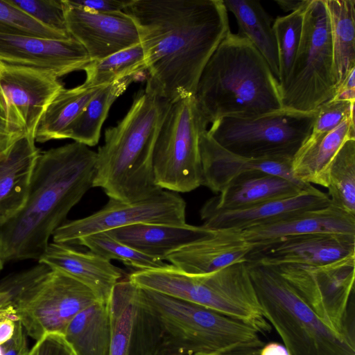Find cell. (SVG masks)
<instances>
[{"label": "cell", "mask_w": 355, "mask_h": 355, "mask_svg": "<svg viewBox=\"0 0 355 355\" xmlns=\"http://www.w3.org/2000/svg\"><path fill=\"white\" fill-rule=\"evenodd\" d=\"M336 79L329 14L324 0L305 6L299 48L281 89L283 108L317 110L336 95Z\"/></svg>", "instance_id": "8"}, {"label": "cell", "mask_w": 355, "mask_h": 355, "mask_svg": "<svg viewBox=\"0 0 355 355\" xmlns=\"http://www.w3.org/2000/svg\"><path fill=\"white\" fill-rule=\"evenodd\" d=\"M245 241L262 245L294 235L331 234L355 235V215L331 204L291 215L280 220L240 231Z\"/></svg>", "instance_id": "23"}, {"label": "cell", "mask_w": 355, "mask_h": 355, "mask_svg": "<svg viewBox=\"0 0 355 355\" xmlns=\"http://www.w3.org/2000/svg\"><path fill=\"white\" fill-rule=\"evenodd\" d=\"M67 31L98 60L141 43L134 19L124 11L97 12L63 0Z\"/></svg>", "instance_id": "16"}, {"label": "cell", "mask_w": 355, "mask_h": 355, "mask_svg": "<svg viewBox=\"0 0 355 355\" xmlns=\"http://www.w3.org/2000/svg\"><path fill=\"white\" fill-rule=\"evenodd\" d=\"M330 204L328 195L313 187L291 198L268 201L244 209L211 214L202 220V225L209 229L241 231Z\"/></svg>", "instance_id": "25"}, {"label": "cell", "mask_w": 355, "mask_h": 355, "mask_svg": "<svg viewBox=\"0 0 355 355\" xmlns=\"http://www.w3.org/2000/svg\"><path fill=\"white\" fill-rule=\"evenodd\" d=\"M28 349L26 334L18 320L14 336L1 345L2 355H24Z\"/></svg>", "instance_id": "42"}, {"label": "cell", "mask_w": 355, "mask_h": 355, "mask_svg": "<svg viewBox=\"0 0 355 355\" xmlns=\"http://www.w3.org/2000/svg\"><path fill=\"white\" fill-rule=\"evenodd\" d=\"M355 69L347 75L344 81L337 88L334 100L355 102Z\"/></svg>", "instance_id": "44"}, {"label": "cell", "mask_w": 355, "mask_h": 355, "mask_svg": "<svg viewBox=\"0 0 355 355\" xmlns=\"http://www.w3.org/2000/svg\"><path fill=\"white\" fill-rule=\"evenodd\" d=\"M111 327L110 355H159V322L141 289L128 278L114 287L107 302Z\"/></svg>", "instance_id": "15"}, {"label": "cell", "mask_w": 355, "mask_h": 355, "mask_svg": "<svg viewBox=\"0 0 355 355\" xmlns=\"http://www.w3.org/2000/svg\"><path fill=\"white\" fill-rule=\"evenodd\" d=\"M24 355H76L59 334H46L35 341V345Z\"/></svg>", "instance_id": "40"}, {"label": "cell", "mask_w": 355, "mask_h": 355, "mask_svg": "<svg viewBox=\"0 0 355 355\" xmlns=\"http://www.w3.org/2000/svg\"><path fill=\"white\" fill-rule=\"evenodd\" d=\"M86 87L105 86L116 80L146 71L145 55L140 44L98 60L90 61L83 69Z\"/></svg>", "instance_id": "33"}, {"label": "cell", "mask_w": 355, "mask_h": 355, "mask_svg": "<svg viewBox=\"0 0 355 355\" xmlns=\"http://www.w3.org/2000/svg\"><path fill=\"white\" fill-rule=\"evenodd\" d=\"M21 136L23 135L12 130L0 114V153L8 149Z\"/></svg>", "instance_id": "45"}, {"label": "cell", "mask_w": 355, "mask_h": 355, "mask_svg": "<svg viewBox=\"0 0 355 355\" xmlns=\"http://www.w3.org/2000/svg\"><path fill=\"white\" fill-rule=\"evenodd\" d=\"M141 294L159 324V355L234 353L264 345L259 332L240 320L153 291L141 288Z\"/></svg>", "instance_id": "5"}, {"label": "cell", "mask_w": 355, "mask_h": 355, "mask_svg": "<svg viewBox=\"0 0 355 355\" xmlns=\"http://www.w3.org/2000/svg\"><path fill=\"white\" fill-rule=\"evenodd\" d=\"M75 244L87 247L90 251L111 261L117 260L136 270L160 268L166 263L144 254L116 239L110 231L90 234L79 239Z\"/></svg>", "instance_id": "35"}, {"label": "cell", "mask_w": 355, "mask_h": 355, "mask_svg": "<svg viewBox=\"0 0 355 355\" xmlns=\"http://www.w3.org/2000/svg\"><path fill=\"white\" fill-rule=\"evenodd\" d=\"M354 114V103L331 99L320 106L312 132L309 137L315 138L336 128L347 116Z\"/></svg>", "instance_id": "39"}, {"label": "cell", "mask_w": 355, "mask_h": 355, "mask_svg": "<svg viewBox=\"0 0 355 355\" xmlns=\"http://www.w3.org/2000/svg\"><path fill=\"white\" fill-rule=\"evenodd\" d=\"M170 105L147 87L137 94L125 116L105 132L104 144L96 152L93 187L124 202L163 190L155 182L153 157Z\"/></svg>", "instance_id": "4"}, {"label": "cell", "mask_w": 355, "mask_h": 355, "mask_svg": "<svg viewBox=\"0 0 355 355\" xmlns=\"http://www.w3.org/2000/svg\"><path fill=\"white\" fill-rule=\"evenodd\" d=\"M8 1L42 25L69 33L63 0Z\"/></svg>", "instance_id": "38"}, {"label": "cell", "mask_w": 355, "mask_h": 355, "mask_svg": "<svg viewBox=\"0 0 355 355\" xmlns=\"http://www.w3.org/2000/svg\"><path fill=\"white\" fill-rule=\"evenodd\" d=\"M40 150L24 135L0 153V227L24 207Z\"/></svg>", "instance_id": "24"}, {"label": "cell", "mask_w": 355, "mask_h": 355, "mask_svg": "<svg viewBox=\"0 0 355 355\" xmlns=\"http://www.w3.org/2000/svg\"><path fill=\"white\" fill-rule=\"evenodd\" d=\"M235 17L238 34L246 37L266 60L273 75L279 78V55L272 18L258 1L223 0Z\"/></svg>", "instance_id": "29"}, {"label": "cell", "mask_w": 355, "mask_h": 355, "mask_svg": "<svg viewBox=\"0 0 355 355\" xmlns=\"http://www.w3.org/2000/svg\"><path fill=\"white\" fill-rule=\"evenodd\" d=\"M327 188L332 205L355 215V138L347 139L334 157Z\"/></svg>", "instance_id": "34"}, {"label": "cell", "mask_w": 355, "mask_h": 355, "mask_svg": "<svg viewBox=\"0 0 355 355\" xmlns=\"http://www.w3.org/2000/svg\"><path fill=\"white\" fill-rule=\"evenodd\" d=\"M186 206L178 193L167 190L132 202L109 198L91 215L64 222L53 233V242L75 245L82 237L137 224L183 225L187 223Z\"/></svg>", "instance_id": "13"}, {"label": "cell", "mask_w": 355, "mask_h": 355, "mask_svg": "<svg viewBox=\"0 0 355 355\" xmlns=\"http://www.w3.org/2000/svg\"><path fill=\"white\" fill-rule=\"evenodd\" d=\"M90 61L85 49L72 37L0 33V62L47 70L59 78L83 70Z\"/></svg>", "instance_id": "17"}, {"label": "cell", "mask_w": 355, "mask_h": 355, "mask_svg": "<svg viewBox=\"0 0 355 355\" xmlns=\"http://www.w3.org/2000/svg\"><path fill=\"white\" fill-rule=\"evenodd\" d=\"M247 265L261 313L291 355H355L354 339L328 328L274 268Z\"/></svg>", "instance_id": "7"}, {"label": "cell", "mask_w": 355, "mask_h": 355, "mask_svg": "<svg viewBox=\"0 0 355 355\" xmlns=\"http://www.w3.org/2000/svg\"><path fill=\"white\" fill-rule=\"evenodd\" d=\"M272 267L328 328L343 337L354 339L345 322L354 290L355 255L319 266L282 264Z\"/></svg>", "instance_id": "12"}, {"label": "cell", "mask_w": 355, "mask_h": 355, "mask_svg": "<svg viewBox=\"0 0 355 355\" xmlns=\"http://www.w3.org/2000/svg\"><path fill=\"white\" fill-rule=\"evenodd\" d=\"M137 76L123 78L103 86L68 127L64 139H71L87 146L96 145L99 141L102 125L112 105L137 79Z\"/></svg>", "instance_id": "32"}, {"label": "cell", "mask_w": 355, "mask_h": 355, "mask_svg": "<svg viewBox=\"0 0 355 355\" xmlns=\"http://www.w3.org/2000/svg\"><path fill=\"white\" fill-rule=\"evenodd\" d=\"M207 125L193 96L171 103L153 152V173L158 187L187 193L202 185L200 137Z\"/></svg>", "instance_id": "10"}, {"label": "cell", "mask_w": 355, "mask_h": 355, "mask_svg": "<svg viewBox=\"0 0 355 355\" xmlns=\"http://www.w3.org/2000/svg\"><path fill=\"white\" fill-rule=\"evenodd\" d=\"M355 255V235L308 234L255 245L247 258L265 266H319Z\"/></svg>", "instance_id": "18"}, {"label": "cell", "mask_w": 355, "mask_h": 355, "mask_svg": "<svg viewBox=\"0 0 355 355\" xmlns=\"http://www.w3.org/2000/svg\"><path fill=\"white\" fill-rule=\"evenodd\" d=\"M123 11L139 28L146 87L171 103L193 96L205 64L230 32L223 0H132Z\"/></svg>", "instance_id": "1"}, {"label": "cell", "mask_w": 355, "mask_h": 355, "mask_svg": "<svg viewBox=\"0 0 355 355\" xmlns=\"http://www.w3.org/2000/svg\"><path fill=\"white\" fill-rule=\"evenodd\" d=\"M96 152L76 141L41 152L26 202L0 227L6 261L38 260L71 209L93 187Z\"/></svg>", "instance_id": "2"}, {"label": "cell", "mask_w": 355, "mask_h": 355, "mask_svg": "<svg viewBox=\"0 0 355 355\" xmlns=\"http://www.w3.org/2000/svg\"><path fill=\"white\" fill-rule=\"evenodd\" d=\"M62 88L49 71L0 62V114L12 130L35 137L43 114Z\"/></svg>", "instance_id": "14"}, {"label": "cell", "mask_w": 355, "mask_h": 355, "mask_svg": "<svg viewBox=\"0 0 355 355\" xmlns=\"http://www.w3.org/2000/svg\"><path fill=\"white\" fill-rule=\"evenodd\" d=\"M259 349L234 352V353H219V352H207V353H198L194 355H259Z\"/></svg>", "instance_id": "48"}, {"label": "cell", "mask_w": 355, "mask_h": 355, "mask_svg": "<svg viewBox=\"0 0 355 355\" xmlns=\"http://www.w3.org/2000/svg\"><path fill=\"white\" fill-rule=\"evenodd\" d=\"M311 184L259 171L243 173L202 205L200 218L222 211L244 209L266 202L295 196Z\"/></svg>", "instance_id": "19"}, {"label": "cell", "mask_w": 355, "mask_h": 355, "mask_svg": "<svg viewBox=\"0 0 355 355\" xmlns=\"http://www.w3.org/2000/svg\"><path fill=\"white\" fill-rule=\"evenodd\" d=\"M259 355H291L283 344L270 342L264 345L259 351Z\"/></svg>", "instance_id": "46"}, {"label": "cell", "mask_w": 355, "mask_h": 355, "mask_svg": "<svg viewBox=\"0 0 355 355\" xmlns=\"http://www.w3.org/2000/svg\"><path fill=\"white\" fill-rule=\"evenodd\" d=\"M202 170V185L219 193L236 176L245 172L259 171L295 180L291 173V159L248 158L237 155L218 145L204 131L200 137Z\"/></svg>", "instance_id": "22"}, {"label": "cell", "mask_w": 355, "mask_h": 355, "mask_svg": "<svg viewBox=\"0 0 355 355\" xmlns=\"http://www.w3.org/2000/svg\"><path fill=\"white\" fill-rule=\"evenodd\" d=\"M103 87L82 84L71 89L62 88L43 114L35 131V142L64 139L68 127Z\"/></svg>", "instance_id": "30"}, {"label": "cell", "mask_w": 355, "mask_h": 355, "mask_svg": "<svg viewBox=\"0 0 355 355\" xmlns=\"http://www.w3.org/2000/svg\"><path fill=\"white\" fill-rule=\"evenodd\" d=\"M308 0H276L275 2L285 12H293L302 8Z\"/></svg>", "instance_id": "47"}, {"label": "cell", "mask_w": 355, "mask_h": 355, "mask_svg": "<svg viewBox=\"0 0 355 355\" xmlns=\"http://www.w3.org/2000/svg\"><path fill=\"white\" fill-rule=\"evenodd\" d=\"M355 138L354 114L347 116L327 134L308 139L294 155L291 163L293 178L305 184L327 187L330 164L343 143Z\"/></svg>", "instance_id": "26"}, {"label": "cell", "mask_w": 355, "mask_h": 355, "mask_svg": "<svg viewBox=\"0 0 355 355\" xmlns=\"http://www.w3.org/2000/svg\"><path fill=\"white\" fill-rule=\"evenodd\" d=\"M0 33L28 35L54 40L71 37L67 33L42 25L8 0H0Z\"/></svg>", "instance_id": "37"}, {"label": "cell", "mask_w": 355, "mask_h": 355, "mask_svg": "<svg viewBox=\"0 0 355 355\" xmlns=\"http://www.w3.org/2000/svg\"><path fill=\"white\" fill-rule=\"evenodd\" d=\"M307 3L296 11L277 17L272 24L278 49L280 91L287 80L299 48Z\"/></svg>", "instance_id": "36"}, {"label": "cell", "mask_w": 355, "mask_h": 355, "mask_svg": "<svg viewBox=\"0 0 355 355\" xmlns=\"http://www.w3.org/2000/svg\"><path fill=\"white\" fill-rule=\"evenodd\" d=\"M37 261L81 282L104 303L107 302L114 287L124 275L111 261L90 250H76L64 243H49Z\"/></svg>", "instance_id": "21"}, {"label": "cell", "mask_w": 355, "mask_h": 355, "mask_svg": "<svg viewBox=\"0 0 355 355\" xmlns=\"http://www.w3.org/2000/svg\"><path fill=\"white\" fill-rule=\"evenodd\" d=\"M324 2L329 17L338 88L355 69V1L324 0Z\"/></svg>", "instance_id": "31"}, {"label": "cell", "mask_w": 355, "mask_h": 355, "mask_svg": "<svg viewBox=\"0 0 355 355\" xmlns=\"http://www.w3.org/2000/svg\"><path fill=\"white\" fill-rule=\"evenodd\" d=\"M17 318L12 307L0 313V346L9 341L16 330Z\"/></svg>", "instance_id": "43"}, {"label": "cell", "mask_w": 355, "mask_h": 355, "mask_svg": "<svg viewBox=\"0 0 355 355\" xmlns=\"http://www.w3.org/2000/svg\"><path fill=\"white\" fill-rule=\"evenodd\" d=\"M63 336L76 355H110L111 327L107 303L97 300L78 313Z\"/></svg>", "instance_id": "28"}, {"label": "cell", "mask_w": 355, "mask_h": 355, "mask_svg": "<svg viewBox=\"0 0 355 355\" xmlns=\"http://www.w3.org/2000/svg\"><path fill=\"white\" fill-rule=\"evenodd\" d=\"M7 310H8V309H7ZM5 311H6V310H5ZM3 311H0V313H1V312H3Z\"/></svg>", "instance_id": "50"}, {"label": "cell", "mask_w": 355, "mask_h": 355, "mask_svg": "<svg viewBox=\"0 0 355 355\" xmlns=\"http://www.w3.org/2000/svg\"><path fill=\"white\" fill-rule=\"evenodd\" d=\"M318 110L301 112L282 108L248 118L223 117L207 133L230 153L248 158L293 159L310 136Z\"/></svg>", "instance_id": "9"}, {"label": "cell", "mask_w": 355, "mask_h": 355, "mask_svg": "<svg viewBox=\"0 0 355 355\" xmlns=\"http://www.w3.org/2000/svg\"><path fill=\"white\" fill-rule=\"evenodd\" d=\"M254 246L243 239L240 231L209 229L205 236L173 252L165 261L187 273L207 274L247 261Z\"/></svg>", "instance_id": "20"}, {"label": "cell", "mask_w": 355, "mask_h": 355, "mask_svg": "<svg viewBox=\"0 0 355 355\" xmlns=\"http://www.w3.org/2000/svg\"><path fill=\"white\" fill-rule=\"evenodd\" d=\"M128 279L135 286L201 305L248 324L260 334L272 327L263 316L247 261L202 275L182 271L171 264L135 270Z\"/></svg>", "instance_id": "6"}, {"label": "cell", "mask_w": 355, "mask_h": 355, "mask_svg": "<svg viewBox=\"0 0 355 355\" xmlns=\"http://www.w3.org/2000/svg\"><path fill=\"white\" fill-rule=\"evenodd\" d=\"M74 6L97 12L123 11L132 0H67Z\"/></svg>", "instance_id": "41"}, {"label": "cell", "mask_w": 355, "mask_h": 355, "mask_svg": "<svg viewBox=\"0 0 355 355\" xmlns=\"http://www.w3.org/2000/svg\"><path fill=\"white\" fill-rule=\"evenodd\" d=\"M4 263L5 262H4V261H3V258H2V255H1V250H0V272L3 269Z\"/></svg>", "instance_id": "49"}, {"label": "cell", "mask_w": 355, "mask_h": 355, "mask_svg": "<svg viewBox=\"0 0 355 355\" xmlns=\"http://www.w3.org/2000/svg\"><path fill=\"white\" fill-rule=\"evenodd\" d=\"M119 241L153 257H166L205 236L209 228L189 225L137 224L109 230Z\"/></svg>", "instance_id": "27"}, {"label": "cell", "mask_w": 355, "mask_h": 355, "mask_svg": "<svg viewBox=\"0 0 355 355\" xmlns=\"http://www.w3.org/2000/svg\"><path fill=\"white\" fill-rule=\"evenodd\" d=\"M193 96L208 124L283 108L278 80L266 60L246 37L231 31L205 64Z\"/></svg>", "instance_id": "3"}, {"label": "cell", "mask_w": 355, "mask_h": 355, "mask_svg": "<svg viewBox=\"0 0 355 355\" xmlns=\"http://www.w3.org/2000/svg\"><path fill=\"white\" fill-rule=\"evenodd\" d=\"M97 300L81 282L50 269L15 297L12 309L26 334L36 341L49 334L63 335L72 319Z\"/></svg>", "instance_id": "11"}]
</instances>
